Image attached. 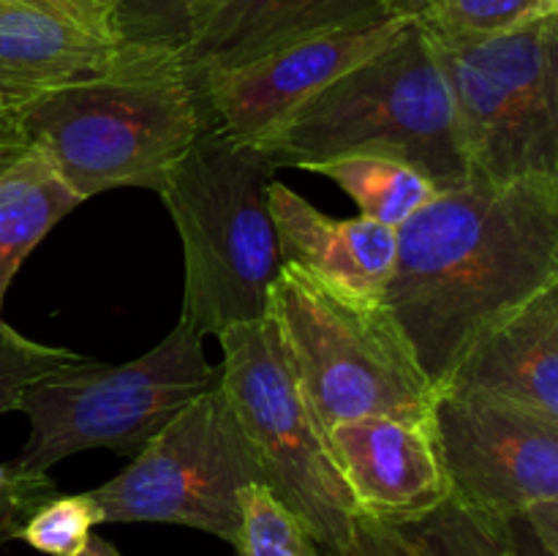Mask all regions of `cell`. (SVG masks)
Here are the masks:
<instances>
[{
	"mask_svg": "<svg viewBox=\"0 0 558 556\" xmlns=\"http://www.w3.org/2000/svg\"><path fill=\"white\" fill-rule=\"evenodd\" d=\"M558 283V180L439 191L396 227L381 305L439 390L474 338Z\"/></svg>",
	"mask_w": 558,
	"mask_h": 556,
	"instance_id": "obj_1",
	"label": "cell"
},
{
	"mask_svg": "<svg viewBox=\"0 0 558 556\" xmlns=\"http://www.w3.org/2000/svg\"><path fill=\"white\" fill-rule=\"evenodd\" d=\"M14 114L25 145L82 202L114 189L158 191L207 120L178 52L131 47L104 74L41 93Z\"/></svg>",
	"mask_w": 558,
	"mask_h": 556,
	"instance_id": "obj_2",
	"label": "cell"
},
{
	"mask_svg": "<svg viewBox=\"0 0 558 556\" xmlns=\"http://www.w3.org/2000/svg\"><path fill=\"white\" fill-rule=\"evenodd\" d=\"M251 145L276 169L376 153L417 167L439 191L472 185L450 87L417 16Z\"/></svg>",
	"mask_w": 558,
	"mask_h": 556,
	"instance_id": "obj_3",
	"label": "cell"
},
{
	"mask_svg": "<svg viewBox=\"0 0 558 556\" xmlns=\"http://www.w3.org/2000/svg\"><path fill=\"white\" fill-rule=\"evenodd\" d=\"M276 167L256 145L205 120L158 196L183 240V316L199 336L267 316L281 270L270 185Z\"/></svg>",
	"mask_w": 558,
	"mask_h": 556,
	"instance_id": "obj_4",
	"label": "cell"
},
{
	"mask_svg": "<svg viewBox=\"0 0 558 556\" xmlns=\"http://www.w3.org/2000/svg\"><path fill=\"white\" fill-rule=\"evenodd\" d=\"M267 316L325 434L365 414L428 423L436 387L381 300L349 298L281 262Z\"/></svg>",
	"mask_w": 558,
	"mask_h": 556,
	"instance_id": "obj_5",
	"label": "cell"
},
{
	"mask_svg": "<svg viewBox=\"0 0 558 556\" xmlns=\"http://www.w3.org/2000/svg\"><path fill=\"white\" fill-rule=\"evenodd\" d=\"M202 338L180 319L142 358L120 365L85 358L27 387L16 412L31 420V436L16 463L47 472L93 447L136 456L180 409L221 379L205 358Z\"/></svg>",
	"mask_w": 558,
	"mask_h": 556,
	"instance_id": "obj_6",
	"label": "cell"
},
{
	"mask_svg": "<svg viewBox=\"0 0 558 556\" xmlns=\"http://www.w3.org/2000/svg\"><path fill=\"white\" fill-rule=\"evenodd\" d=\"M430 44L472 185L558 180V14L480 41Z\"/></svg>",
	"mask_w": 558,
	"mask_h": 556,
	"instance_id": "obj_7",
	"label": "cell"
},
{
	"mask_svg": "<svg viewBox=\"0 0 558 556\" xmlns=\"http://www.w3.org/2000/svg\"><path fill=\"white\" fill-rule=\"evenodd\" d=\"M221 385L259 467L262 485L341 556L357 518L314 409L305 401L270 316L218 333Z\"/></svg>",
	"mask_w": 558,
	"mask_h": 556,
	"instance_id": "obj_8",
	"label": "cell"
},
{
	"mask_svg": "<svg viewBox=\"0 0 558 556\" xmlns=\"http://www.w3.org/2000/svg\"><path fill=\"white\" fill-rule=\"evenodd\" d=\"M251 483H262L259 467L216 385L147 439L123 472L87 494L101 523H178L234 545L240 496Z\"/></svg>",
	"mask_w": 558,
	"mask_h": 556,
	"instance_id": "obj_9",
	"label": "cell"
},
{
	"mask_svg": "<svg viewBox=\"0 0 558 556\" xmlns=\"http://www.w3.org/2000/svg\"><path fill=\"white\" fill-rule=\"evenodd\" d=\"M430 436L450 496L496 518L558 499V423L480 396L436 390Z\"/></svg>",
	"mask_w": 558,
	"mask_h": 556,
	"instance_id": "obj_10",
	"label": "cell"
},
{
	"mask_svg": "<svg viewBox=\"0 0 558 556\" xmlns=\"http://www.w3.org/2000/svg\"><path fill=\"white\" fill-rule=\"evenodd\" d=\"M412 16H381L332 27L278 47L238 69L199 82L210 123L234 140L256 142L330 82L379 52Z\"/></svg>",
	"mask_w": 558,
	"mask_h": 556,
	"instance_id": "obj_11",
	"label": "cell"
},
{
	"mask_svg": "<svg viewBox=\"0 0 558 556\" xmlns=\"http://www.w3.org/2000/svg\"><path fill=\"white\" fill-rule=\"evenodd\" d=\"M327 447L357 516L414 521L450 496L428 423L381 414L338 420L327 428Z\"/></svg>",
	"mask_w": 558,
	"mask_h": 556,
	"instance_id": "obj_12",
	"label": "cell"
},
{
	"mask_svg": "<svg viewBox=\"0 0 558 556\" xmlns=\"http://www.w3.org/2000/svg\"><path fill=\"white\" fill-rule=\"evenodd\" d=\"M428 0H205L180 49L194 85L278 47L381 16H420Z\"/></svg>",
	"mask_w": 558,
	"mask_h": 556,
	"instance_id": "obj_13",
	"label": "cell"
},
{
	"mask_svg": "<svg viewBox=\"0 0 558 556\" xmlns=\"http://www.w3.org/2000/svg\"><path fill=\"white\" fill-rule=\"evenodd\" d=\"M439 390L490 398L558 423V283L480 333Z\"/></svg>",
	"mask_w": 558,
	"mask_h": 556,
	"instance_id": "obj_14",
	"label": "cell"
},
{
	"mask_svg": "<svg viewBox=\"0 0 558 556\" xmlns=\"http://www.w3.org/2000/svg\"><path fill=\"white\" fill-rule=\"evenodd\" d=\"M278 254L336 292L381 300L396 262V229L379 221L330 218L281 180L270 185Z\"/></svg>",
	"mask_w": 558,
	"mask_h": 556,
	"instance_id": "obj_15",
	"label": "cell"
},
{
	"mask_svg": "<svg viewBox=\"0 0 558 556\" xmlns=\"http://www.w3.org/2000/svg\"><path fill=\"white\" fill-rule=\"evenodd\" d=\"M120 44L109 33L22 3H0V101L20 104L104 74Z\"/></svg>",
	"mask_w": 558,
	"mask_h": 556,
	"instance_id": "obj_16",
	"label": "cell"
},
{
	"mask_svg": "<svg viewBox=\"0 0 558 556\" xmlns=\"http://www.w3.org/2000/svg\"><path fill=\"white\" fill-rule=\"evenodd\" d=\"M76 205L80 196L33 147L0 172V309L22 262Z\"/></svg>",
	"mask_w": 558,
	"mask_h": 556,
	"instance_id": "obj_17",
	"label": "cell"
},
{
	"mask_svg": "<svg viewBox=\"0 0 558 556\" xmlns=\"http://www.w3.org/2000/svg\"><path fill=\"white\" fill-rule=\"evenodd\" d=\"M308 172H319L341 185L360 207V216L379 221L385 227H401L423 205H428L439 189L412 164L376 153L330 158Z\"/></svg>",
	"mask_w": 558,
	"mask_h": 556,
	"instance_id": "obj_18",
	"label": "cell"
},
{
	"mask_svg": "<svg viewBox=\"0 0 558 556\" xmlns=\"http://www.w3.org/2000/svg\"><path fill=\"white\" fill-rule=\"evenodd\" d=\"M423 556H526L512 518H496L447 496L414 521L390 523Z\"/></svg>",
	"mask_w": 558,
	"mask_h": 556,
	"instance_id": "obj_19",
	"label": "cell"
},
{
	"mask_svg": "<svg viewBox=\"0 0 558 556\" xmlns=\"http://www.w3.org/2000/svg\"><path fill=\"white\" fill-rule=\"evenodd\" d=\"M558 14V0H428L417 22L436 41H480Z\"/></svg>",
	"mask_w": 558,
	"mask_h": 556,
	"instance_id": "obj_20",
	"label": "cell"
},
{
	"mask_svg": "<svg viewBox=\"0 0 558 556\" xmlns=\"http://www.w3.org/2000/svg\"><path fill=\"white\" fill-rule=\"evenodd\" d=\"M240 505L243 521L234 540L240 556H327L308 527L262 483H251Z\"/></svg>",
	"mask_w": 558,
	"mask_h": 556,
	"instance_id": "obj_21",
	"label": "cell"
},
{
	"mask_svg": "<svg viewBox=\"0 0 558 556\" xmlns=\"http://www.w3.org/2000/svg\"><path fill=\"white\" fill-rule=\"evenodd\" d=\"M205 0H109L107 31L120 47L180 52Z\"/></svg>",
	"mask_w": 558,
	"mask_h": 556,
	"instance_id": "obj_22",
	"label": "cell"
},
{
	"mask_svg": "<svg viewBox=\"0 0 558 556\" xmlns=\"http://www.w3.org/2000/svg\"><path fill=\"white\" fill-rule=\"evenodd\" d=\"M96 527H101V512L87 491L54 494L27 516L16 540L47 556H80Z\"/></svg>",
	"mask_w": 558,
	"mask_h": 556,
	"instance_id": "obj_23",
	"label": "cell"
},
{
	"mask_svg": "<svg viewBox=\"0 0 558 556\" xmlns=\"http://www.w3.org/2000/svg\"><path fill=\"white\" fill-rule=\"evenodd\" d=\"M82 360L85 354L33 341L0 319V414L14 412L27 387Z\"/></svg>",
	"mask_w": 558,
	"mask_h": 556,
	"instance_id": "obj_24",
	"label": "cell"
},
{
	"mask_svg": "<svg viewBox=\"0 0 558 556\" xmlns=\"http://www.w3.org/2000/svg\"><path fill=\"white\" fill-rule=\"evenodd\" d=\"M58 494V485L47 472L22 469L20 463H0V545L16 540L22 523L49 496Z\"/></svg>",
	"mask_w": 558,
	"mask_h": 556,
	"instance_id": "obj_25",
	"label": "cell"
},
{
	"mask_svg": "<svg viewBox=\"0 0 558 556\" xmlns=\"http://www.w3.org/2000/svg\"><path fill=\"white\" fill-rule=\"evenodd\" d=\"M341 556H423L396 527L357 516Z\"/></svg>",
	"mask_w": 558,
	"mask_h": 556,
	"instance_id": "obj_26",
	"label": "cell"
},
{
	"mask_svg": "<svg viewBox=\"0 0 558 556\" xmlns=\"http://www.w3.org/2000/svg\"><path fill=\"white\" fill-rule=\"evenodd\" d=\"M0 3H22L33 5V9L52 11V14L74 20L80 25L96 27V31H107V3L109 0H0Z\"/></svg>",
	"mask_w": 558,
	"mask_h": 556,
	"instance_id": "obj_27",
	"label": "cell"
},
{
	"mask_svg": "<svg viewBox=\"0 0 558 556\" xmlns=\"http://www.w3.org/2000/svg\"><path fill=\"white\" fill-rule=\"evenodd\" d=\"M0 147H27L20 125H16L14 109L0 101Z\"/></svg>",
	"mask_w": 558,
	"mask_h": 556,
	"instance_id": "obj_28",
	"label": "cell"
},
{
	"mask_svg": "<svg viewBox=\"0 0 558 556\" xmlns=\"http://www.w3.org/2000/svg\"><path fill=\"white\" fill-rule=\"evenodd\" d=\"M80 556H123V554H120V551L114 548V545L109 543V540H104V537H98V534H93V537L87 540L85 551H82Z\"/></svg>",
	"mask_w": 558,
	"mask_h": 556,
	"instance_id": "obj_29",
	"label": "cell"
},
{
	"mask_svg": "<svg viewBox=\"0 0 558 556\" xmlns=\"http://www.w3.org/2000/svg\"><path fill=\"white\" fill-rule=\"evenodd\" d=\"M25 150L27 147H0V172H3V169H9L11 164H14Z\"/></svg>",
	"mask_w": 558,
	"mask_h": 556,
	"instance_id": "obj_30",
	"label": "cell"
}]
</instances>
